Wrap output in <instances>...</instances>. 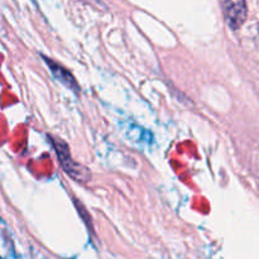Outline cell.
<instances>
[{"label":"cell","instance_id":"1","mask_svg":"<svg viewBox=\"0 0 259 259\" xmlns=\"http://www.w3.org/2000/svg\"><path fill=\"white\" fill-rule=\"evenodd\" d=\"M53 144V148H55L56 154H57L58 159H60V163L62 166L63 171L68 175L72 180L75 181L81 182V184H86L91 180V172L88 167L82 166L81 163L73 161V158L71 157L70 148H68L67 144L60 138H53L51 139Z\"/></svg>","mask_w":259,"mask_h":259},{"label":"cell","instance_id":"2","mask_svg":"<svg viewBox=\"0 0 259 259\" xmlns=\"http://www.w3.org/2000/svg\"><path fill=\"white\" fill-rule=\"evenodd\" d=\"M219 3L230 29H239L247 19V2L245 0H219Z\"/></svg>","mask_w":259,"mask_h":259},{"label":"cell","instance_id":"3","mask_svg":"<svg viewBox=\"0 0 259 259\" xmlns=\"http://www.w3.org/2000/svg\"><path fill=\"white\" fill-rule=\"evenodd\" d=\"M43 58H45L46 63H47L48 67H50L51 72L53 73V76H55L61 83H63V85L67 86V88L71 89V90L76 91V93L80 91V86H78V83L76 82L75 77H73L72 73H71L70 71H67L63 66H61L60 63L55 62V61H52L51 58L48 57H43Z\"/></svg>","mask_w":259,"mask_h":259}]
</instances>
